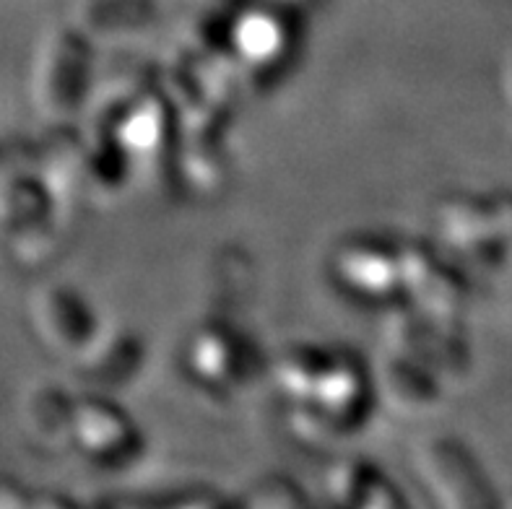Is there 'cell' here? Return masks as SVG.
I'll list each match as a JSON object with an SVG mask.
<instances>
[{
    "label": "cell",
    "mask_w": 512,
    "mask_h": 509,
    "mask_svg": "<svg viewBox=\"0 0 512 509\" xmlns=\"http://www.w3.org/2000/svg\"><path fill=\"white\" fill-rule=\"evenodd\" d=\"M58 208L52 190L34 169L0 180V242L24 271H37L55 258L60 245Z\"/></svg>",
    "instance_id": "1"
},
{
    "label": "cell",
    "mask_w": 512,
    "mask_h": 509,
    "mask_svg": "<svg viewBox=\"0 0 512 509\" xmlns=\"http://www.w3.org/2000/svg\"><path fill=\"white\" fill-rule=\"evenodd\" d=\"M91 39L81 29H58L39 47L32 73V104L50 123H68L91 81Z\"/></svg>",
    "instance_id": "2"
},
{
    "label": "cell",
    "mask_w": 512,
    "mask_h": 509,
    "mask_svg": "<svg viewBox=\"0 0 512 509\" xmlns=\"http://www.w3.org/2000/svg\"><path fill=\"white\" fill-rule=\"evenodd\" d=\"M29 325L37 341L55 356L76 359L99 336L97 317L78 291L45 286L29 299Z\"/></svg>",
    "instance_id": "3"
},
{
    "label": "cell",
    "mask_w": 512,
    "mask_h": 509,
    "mask_svg": "<svg viewBox=\"0 0 512 509\" xmlns=\"http://www.w3.org/2000/svg\"><path fill=\"white\" fill-rule=\"evenodd\" d=\"M419 471L432 486L440 502L466 507V504H487L484 481L476 471L474 460L455 439H427L419 450Z\"/></svg>",
    "instance_id": "4"
},
{
    "label": "cell",
    "mask_w": 512,
    "mask_h": 509,
    "mask_svg": "<svg viewBox=\"0 0 512 509\" xmlns=\"http://www.w3.org/2000/svg\"><path fill=\"white\" fill-rule=\"evenodd\" d=\"M73 447L91 463H112L123 455H133L138 437L125 413L102 398H81L76 403Z\"/></svg>",
    "instance_id": "5"
},
{
    "label": "cell",
    "mask_w": 512,
    "mask_h": 509,
    "mask_svg": "<svg viewBox=\"0 0 512 509\" xmlns=\"http://www.w3.org/2000/svg\"><path fill=\"white\" fill-rule=\"evenodd\" d=\"M86 159L89 151L68 123H50L45 136L34 141V172L50 187L58 206L86 187Z\"/></svg>",
    "instance_id": "6"
},
{
    "label": "cell",
    "mask_w": 512,
    "mask_h": 509,
    "mask_svg": "<svg viewBox=\"0 0 512 509\" xmlns=\"http://www.w3.org/2000/svg\"><path fill=\"white\" fill-rule=\"evenodd\" d=\"M76 403L65 387L42 385L32 390L24 403V429L34 445L50 452L73 447Z\"/></svg>",
    "instance_id": "7"
},
{
    "label": "cell",
    "mask_w": 512,
    "mask_h": 509,
    "mask_svg": "<svg viewBox=\"0 0 512 509\" xmlns=\"http://www.w3.org/2000/svg\"><path fill=\"white\" fill-rule=\"evenodd\" d=\"M73 361H76L73 372L78 380L97 387H120V382L128 380L141 364L138 343L130 341L128 336H117L110 343H102V338L97 336Z\"/></svg>",
    "instance_id": "8"
},
{
    "label": "cell",
    "mask_w": 512,
    "mask_h": 509,
    "mask_svg": "<svg viewBox=\"0 0 512 509\" xmlns=\"http://www.w3.org/2000/svg\"><path fill=\"white\" fill-rule=\"evenodd\" d=\"M34 164V141L32 138L16 136V133H0V180L8 174L32 169Z\"/></svg>",
    "instance_id": "9"
},
{
    "label": "cell",
    "mask_w": 512,
    "mask_h": 509,
    "mask_svg": "<svg viewBox=\"0 0 512 509\" xmlns=\"http://www.w3.org/2000/svg\"><path fill=\"white\" fill-rule=\"evenodd\" d=\"M32 497L24 484H19L13 476L0 473V507H29Z\"/></svg>",
    "instance_id": "10"
}]
</instances>
